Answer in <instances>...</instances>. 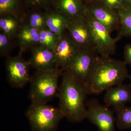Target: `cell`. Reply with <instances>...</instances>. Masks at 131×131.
<instances>
[{"label": "cell", "instance_id": "cell-1", "mask_svg": "<svg viewBox=\"0 0 131 131\" xmlns=\"http://www.w3.org/2000/svg\"><path fill=\"white\" fill-rule=\"evenodd\" d=\"M127 66L124 61L99 56L85 84L88 94H99L123 83L129 76Z\"/></svg>", "mask_w": 131, "mask_h": 131}, {"label": "cell", "instance_id": "cell-2", "mask_svg": "<svg viewBox=\"0 0 131 131\" xmlns=\"http://www.w3.org/2000/svg\"><path fill=\"white\" fill-rule=\"evenodd\" d=\"M59 89V108L61 112L71 122H80L86 119L87 113L85 86L69 73L63 71Z\"/></svg>", "mask_w": 131, "mask_h": 131}, {"label": "cell", "instance_id": "cell-3", "mask_svg": "<svg viewBox=\"0 0 131 131\" xmlns=\"http://www.w3.org/2000/svg\"><path fill=\"white\" fill-rule=\"evenodd\" d=\"M63 73L59 68L46 71H37L30 79L32 103H46L54 98L59 89V79Z\"/></svg>", "mask_w": 131, "mask_h": 131}, {"label": "cell", "instance_id": "cell-4", "mask_svg": "<svg viewBox=\"0 0 131 131\" xmlns=\"http://www.w3.org/2000/svg\"><path fill=\"white\" fill-rule=\"evenodd\" d=\"M26 116L33 131H54L64 117L59 108L46 103H32Z\"/></svg>", "mask_w": 131, "mask_h": 131}, {"label": "cell", "instance_id": "cell-5", "mask_svg": "<svg viewBox=\"0 0 131 131\" xmlns=\"http://www.w3.org/2000/svg\"><path fill=\"white\" fill-rule=\"evenodd\" d=\"M84 16L90 26L97 53L103 57L110 56L114 54L117 42L121 38L118 36L115 38L112 37L107 28L94 18L86 9Z\"/></svg>", "mask_w": 131, "mask_h": 131}, {"label": "cell", "instance_id": "cell-6", "mask_svg": "<svg viewBox=\"0 0 131 131\" xmlns=\"http://www.w3.org/2000/svg\"><path fill=\"white\" fill-rule=\"evenodd\" d=\"M99 56L95 49L80 48L70 62L63 70L84 84Z\"/></svg>", "mask_w": 131, "mask_h": 131}, {"label": "cell", "instance_id": "cell-7", "mask_svg": "<svg viewBox=\"0 0 131 131\" xmlns=\"http://www.w3.org/2000/svg\"><path fill=\"white\" fill-rule=\"evenodd\" d=\"M86 119L97 127L99 131H115L116 120L114 111L100 104L96 99L86 101Z\"/></svg>", "mask_w": 131, "mask_h": 131}, {"label": "cell", "instance_id": "cell-8", "mask_svg": "<svg viewBox=\"0 0 131 131\" xmlns=\"http://www.w3.org/2000/svg\"><path fill=\"white\" fill-rule=\"evenodd\" d=\"M66 31L78 47L95 50L91 28L85 16L70 20Z\"/></svg>", "mask_w": 131, "mask_h": 131}, {"label": "cell", "instance_id": "cell-9", "mask_svg": "<svg viewBox=\"0 0 131 131\" xmlns=\"http://www.w3.org/2000/svg\"><path fill=\"white\" fill-rule=\"evenodd\" d=\"M84 5L89 14L110 33L119 30L120 20L117 10L108 7L100 1L87 3Z\"/></svg>", "mask_w": 131, "mask_h": 131}, {"label": "cell", "instance_id": "cell-10", "mask_svg": "<svg viewBox=\"0 0 131 131\" xmlns=\"http://www.w3.org/2000/svg\"><path fill=\"white\" fill-rule=\"evenodd\" d=\"M21 54L8 60L6 69L8 78L10 84L15 88H21L26 85L31 78L29 75L30 66L28 61L23 59Z\"/></svg>", "mask_w": 131, "mask_h": 131}, {"label": "cell", "instance_id": "cell-11", "mask_svg": "<svg viewBox=\"0 0 131 131\" xmlns=\"http://www.w3.org/2000/svg\"><path fill=\"white\" fill-rule=\"evenodd\" d=\"M80 47L66 31L59 40L54 50L57 68L63 71L77 53Z\"/></svg>", "mask_w": 131, "mask_h": 131}, {"label": "cell", "instance_id": "cell-12", "mask_svg": "<svg viewBox=\"0 0 131 131\" xmlns=\"http://www.w3.org/2000/svg\"><path fill=\"white\" fill-rule=\"evenodd\" d=\"M28 62L30 66L38 71L51 70L58 68L54 50L42 46L33 47Z\"/></svg>", "mask_w": 131, "mask_h": 131}, {"label": "cell", "instance_id": "cell-13", "mask_svg": "<svg viewBox=\"0 0 131 131\" xmlns=\"http://www.w3.org/2000/svg\"><path fill=\"white\" fill-rule=\"evenodd\" d=\"M105 91L103 98L105 105L112 107L114 110L131 102V89L129 84L122 83L112 87Z\"/></svg>", "mask_w": 131, "mask_h": 131}, {"label": "cell", "instance_id": "cell-14", "mask_svg": "<svg viewBox=\"0 0 131 131\" xmlns=\"http://www.w3.org/2000/svg\"><path fill=\"white\" fill-rule=\"evenodd\" d=\"M51 7L70 20L84 17L86 7L78 0H52Z\"/></svg>", "mask_w": 131, "mask_h": 131}, {"label": "cell", "instance_id": "cell-15", "mask_svg": "<svg viewBox=\"0 0 131 131\" xmlns=\"http://www.w3.org/2000/svg\"><path fill=\"white\" fill-rule=\"evenodd\" d=\"M46 25L50 31L61 36L66 31L70 20L51 7L44 10Z\"/></svg>", "mask_w": 131, "mask_h": 131}, {"label": "cell", "instance_id": "cell-16", "mask_svg": "<svg viewBox=\"0 0 131 131\" xmlns=\"http://www.w3.org/2000/svg\"><path fill=\"white\" fill-rule=\"evenodd\" d=\"M17 37L20 47V54L27 49L39 45V31L25 24L20 28Z\"/></svg>", "mask_w": 131, "mask_h": 131}, {"label": "cell", "instance_id": "cell-17", "mask_svg": "<svg viewBox=\"0 0 131 131\" xmlns=\"http://www.w3.org/2000/svg\"><path fill=\"white\" fill-rule=\"evenodd\" d=\"M25 8H29L26 0H0L1 16L11 15L19 17L27 12L25 11Z\"/></svg>", "mask_w": 131, "mask_h": 131}, {"label": "cell", "instance_id": "cell-18", "mask_svg": "<svg viewBox=\"0 0 131 131\" xmlns=\"http://www.w3.org/2000/svg\"><path fill=\"white\" fill-rule=\"evenodd\" d=\"M19 17L11 15L1 16L0 28L2 32L11 39L17 35L20 30Z\"/></svg>", "mask_w": 131, "mask_h": 131}, {"label": "cell", "instance_id": "cell-19", "mask_svg": "<svg viewBox=\"0 0 131 131\" xmlns=\"http://www.w3.org/2000/svg\"><path fill=\"white\" fill-rule=\"evenodd\" d=\"M120 20V27L117 36L131 37V7H124L117 10Z\"/></svg>", "mask_w": 131, "mask_h": 131}, {"label": "cell", "instance_id": "cell-20", "mask_svg": "<svg viewBox=\"0 0 131 131\" xmlns=\"http://www.w3.org/2000/svg\"><path fill=\"white\" fill-rule=\"evenodd\" d=\"M39 9L31 8L28 11L27 25L40 31L48 29L46 23L43 12Z\"/></svg>", "mask_w": 131, "mask_h": 131}, {"label": "cell", "instance_id": "cell-21", "mask_svg": "<svg viewBox=\"0 0 131 131\" xmlns=\"http://www.w3.org/2000/svg\"><path fill=\"white\" fill-rule=\"evenodd\" d=\"M114 111L117 128L121 130L131 129V107L125 106Z\"/></svg>", "mask_w": 131, "mask_h": 131}, {"label": "cell", "instance_id": "cell-22", "mask_svg": "<svg viewBox=\"0 0 131 131\" xmlns=\"http://www.w3.org/2000/svg\"><path fill=\"white\" fill-rule=\"evenodd\" d=\"M39 45L54 50L61 36L57 35L49 29L39 31Z\"/></svg>", "mask_w": 131, "mask_h": 131}, {"label": "cell", "instance_id": "cell-23", "mask_svg": "<svg viewBox=\"0 0 131 131\" xmlns=\"http://www.w3.org/2000/svg\"><path fill=\"white\" fill-rule=\"evenodd\" d=\"M28 7L45 10L51 7L52 0H26Z\"/></svg>", "mask_w": 131, "mask_h": 131}, {"label": "cell", "instance_id": "cell-24", "mask_svg": "<svg viewBox=\"0 0 131 131\" xmlns=\"http://www.w3.org/2000/svg\"><path fill=\"white\" fill-rule=\"evenodd\" d=\"M10 38L3 32L0 33V53L2 56L7 55L10 47Z\"/></svg>", "mask_w": 131, "mask_h": 131}, {"label": "cell", "instance_id": "cell-25", "mask_svg": "<svg viewBox=\"0 0 131 131\" xmlns=\"http://www.w3.org/2000/svg\"><path fill=\"white\" fill-rule=\"evenodd\" d=\"M100 1L108 7L115 10L125 7L122 0H100Z\"/></svg>", "mask_w": 131, "mask_h": 131}, {"label": "cell", "instance_id": "cell-26", "mask_svg": "<svg viewBox=\"0 0 131 131\" xmlns=\"http://www.w3.org/2000/svg\"><path fill=\"white\" fill-rule=\"evenodd\" d=\"M124 62L131 67V43L127 44L124 48Z\"/></svg>", "mask_w": 131, "mask_h": 131}, {"label": "cell", "instance_id": "cell-27", "mask_svg": "<svg viewBox=\"0 0 131 131\" xmlns=\"http://www.w3.org/2000/svg\"><path fill=\"white\" fill-rule=\"evenodd\" d=\"M125 7H131V0H122Z\"/></svg>", "mask_w": 131, "mask_h": 131}, {"label": "cell", "instance_id": "cell-28", "mask_svg": "<svg viewBox=\"0 0 131 131\" xmlns=\"http://www.w3.org/2000/svg\"><path fill=\"white\" fill-rule=\"evenodd\" d=\"M100 0H85V2H84V4L87 3H90L98 1H100Z\"/></svg>", "mask_w": 131, "mask_h": 131}, {"label": "cell", "instance_id": "cell-29", "mask_svg": "<svg viewBox=\"0 0 131 131\" xmlns=\"http://www.w3.org/2000/svg\"><path fill=\"white\" fill-rule=\"evenodd\" d=\"M129 79L130 80V83L129 84V86H130V88L131 89V75H129Z\"/></svg>", "mask_w": 131, "mask_h": 131}, {"label": "cell", "instance_id": "cell-30", "mask_svg": "<svg viewBox=\"0 0 131 131\" xmlns=\"http://www.w3.org/2000/svg\"><path fill=\"white\" fill-rule=\"evenodd\" d=\"M78 1H79L83 3H84V2H85V0H78Z\"/></svg>", "mask_w": 131, "mask_h": 131}, {"label": "cell", "instance_id": "cell-31", "mask_svg": "<svg viewBox=\"0 0 131 131\" xmlns=\"http://www.w3.org/2000/svg\"></svg>", "mask_w": 131, "mask_h": 131}]
</instances>
